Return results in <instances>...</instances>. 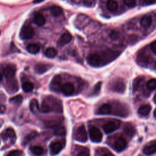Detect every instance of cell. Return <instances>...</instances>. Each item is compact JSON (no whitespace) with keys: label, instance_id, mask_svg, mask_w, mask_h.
I'll list each match as a JSON object with an SVG mask.
<instances>
[{"label":"cell","instance_id":"obj_19","mask_svg":"<svg viewBox=\"0 0 156 156\" xmlns=\"http://www.w3.org/2000/svg\"><path fill=\"white\" fill-rule=\"evenodd\" d=\"M124 133L129 136H133L136 133V130L134 127L131 123H126L124 127Z\"/></svg>","mask_w":156,"mask_h":156},{"label":"cell","instance_id":"obj_18","mask_svg":"<svg viewBox=\"0 0 156 156\" xmlns=\"http://www.w3.org/2000/svg\"><path fill=\"white\" fill-rule=\"evenodd\" d=\"M143 152L146 155H151L156 152V143L146 146L143 149Z\"/></svg>","mask_w":156,"mask_h":156},{"label":"cell","instance_id":"obj_30","mask_svg":"<svg viewBox=\"0 0 156 156\" xmlns=\"http://www.w3.org/2000/svg\"><path fill=\"white\" fill-rule=\"evenodd\" d=\"M23 90L24 92L29 93L31 92L34 89V84L31 82H25L22 86Z\"/></svg>","mask_w":156,"mask_h":156},{"label":"cell","instance_id":"obj_38","mask_svg":"<svg viewBox=\"0 0 156 156\" xmlns=\"http://www.w3.org/2000/svg\"><path fill=\"white\" fill-rule=\"evenodd\" d=\"M101 83H98L96 85V86L95 87L93 93H98V92H99V90H101Z\"/></svg>","mask_w":156,"mask_h":156},{"label":"cell","instance_id":"obj_45","mask_svg":"<svg viewBox=\"0 0 156 156\" xmlns=\"http://www.w3.org/2000/svg\"><path fill=\"white\" fill-rule=\"evenodd\" d=\"M154 117L156 118V109L154 111Z\"/></svg>","mask_w":156,"mask_h":156},{"label":"cell","instance_id":"obj_2","mask_svg":"<svg viewBox=\"0 0 156 156\" xmlns=\"http://www.w3.org/2000/svg\"><path fill=\"white\" fill-rule=\"evenodd\" d=\"M62 102L53 96H49L42 102L40 111L43 113H49L51 112H62Z\"/></svg>","mask_w":156,"mask_h":156},{"label":"cell","instance_id":"obj_25","mask_svg":"<svg viewBox=\"0 0 156 156\" xmlns=\"http://www.w3.org/2000/svg\"><path fill=\"white\" fill-rule=\"evenodd\" d=\"M56 55H57V51L53 47L48 48L45 51V56L49 59L55 58Z\"/></svg>","mask_w":156,"mask_h":156},{"label":"cell","instance_id":"obj_22","mask_svg":"<svg viewBox=\"0 0 156 156\" xmlns=\"http://www.w3.org/2000/svg\"><path fill=\"white\" fill-rule=\"evenodd\" d=\"M151 111V106L146 105L141 106L138 110V113L142 116H147L149 114Z\"/></svg>","mask_w":156,"mask_h":156},{"label":"cell","instance_id":"obj_12","mask_svg":"<svg viewBox=\"0 0 156 156\" xmlns=\"http://www.w3.org/2000/svg\"><path fill=\"white\" fill-rule=\"evenodd\" d=\"M72 40V36L69 33H64L60 37L58 41V45L59 46H64Z\"/></svg>","mask_w":156,"mask_h":156},{"label":"cell","instance_id":"obj_41","mask_svg":"<svg viewBox=\"0 0 156 156\" xmlns=\"http://www.w3.org/2000/svg\"><path fill=\"white\" fill-rule=\"evenodd\" d=\"M5 111H6V108L5 106H3V105L0 106V114H4Z\"/></svg>","mask_w":156,"mask_h":156},{"label":"cell","instance_id":"obj_17","mask_svg":"<svg viewBox=\"0 0 156 156\" xmlns=\"http://www.w3.org/2000/svg\"><path fill=\"white\" fill-rule=\"evenodd\" d=\"M30 108L31 111L34 114H38L40 111V108L39 105V102L37 99H33L31 101L30 105Z\"/></svg>","mask_w":156,"mask_h":156},{"label":"cell","instance_id":"obj_43","mask_svg":"<svg viewBox=\"0 0 156 156\" xmlns=\"http://www.w3.org/2000/svg\"><path fill=\"white\" fill-rule=\"evenodd\" d=\"M45 0H34V4H37V3H40L43 2H44Z\"/></svg>","mask_w":156,"mask_h":156},{"label":"cell","instance_id":"obj_35","mask_svg":"<svg viewBox=\"0 0 156 156\" xmlns=\"http://www.w3.org/2000/svg\"><path fill=\"white\" fill-rule=\"evenodd\" d=\"M124 3L129 8H134L136 5V0H124Z\"/></svg>","mask_w":156,"mask_h":156},{"label":"cell","instance_id":"obj_16","mask_svg":"<svg viewBox=\"0 0 156 156\" xmlns=\"http://www.w3.org/2000/svg\"><path fill=\"white\" fill-rule=\"evenodd\" d=\"M33 20L35 24H36L39 27H42L46 23L45 18L42 14L40 13H37L34 15Z\"/></svg>","mask_w":156,"mask_h":156},{"label":"cell","instance_id":"obj_26","mask_svg":"<svg viewBox=\"0 0 156 156\" xmlns=\"http://www.w3.org/2000/svg\"><path fill=\"white\" fill-rule=\"evenodd\" d=\"M50 12L54 17H58L61 15L63 12L62 8L58 6H53L51 7Z\"/></svg>","mask_w":156,"mask_h":156},{"label":"cell","instance_id":"obj_39","mask_svg":"<svg viewBox=\"0 0 156 156\" xmlns=\"http://www.w3.org/2000/svg\"><path fill=\"white\" fill-rule=\"evenodd\" d=\"M118 33H117L116 31H112L111 34H110V37L111 39H112L113 40H115L116 39H117L118 37Z\"/></svg>","mask_w":156,"mask_h":156},{"label":"cell","instance_id":"obj_7","mask_svg":"<svg viewBox=\"0 0 156 156\" xmlns=\"http://www.w3.org/2000/svg\"><path fill=\"white\" fill-rule=\"evenodd\" d=\"M62 77L61 76L58 75L54 77V78L51 82V89L54 91L59 92L62 89Z\"/></svg>","mask_w":156,"mask_h":156},{"label":"cell","instance_id":"obj_3","mask_svg":"<svg viewBox=\"0 0 156 156\" xmlns=\"http://www.w3.org/2000/svg\"><path fill=\"white\" fill-rule=\"evenodd\" d=\"M74 139L80 142L85 143L87 141L88 136L86 127L84 125H82L78 127L74 135Z\"/></svg>","mask_w":156,"mask_h":156},{"label":"cell","instance_id":"obj_33","mask_svg":"<svg viewBox=\"0 0 156 156\" xmlns=\"http://www.w3.org/2000/svg\"><path fill=\"white\" fill-rule=\"evenodd\" d=\"M77 155L79 156H87L90 155V152L89 149L86 148H81Z\"/></svg>","mask_w":156,"mask_h":156},{"label":"cell","instance_id":"obj_20","mask_svg":"<svg viewBox=\"0 0 156 156\" xmlns=\"http://www.w3.org/2000/svg\"><path fill=\"white\" fill-rule=\"evenodd\" d=\"M50 68V66L46 64H37L35 66L34 70L38 74H43Z\"/></svg>","mask_w":156,"mask_h":156},{"label":"cell","instance_id":"obj_44","mask_svg":"<svg viewBox=\"0 0 156 156\" xmlns=\"http://www.w3.org/2000/svg\"><path fill=\"white\" fill-rule=\"evenodd\" d=\"M3 79V75L2 74V73H0V81H2Z\"/></svg>","mask_w":156,"mask_h":156},{"label":"cell","instance_id":"obj_14","mask_svg":"<svg viewBox=\"0 0 156 156\" xmlns=\"http://www.w3.org/2000/svg\"><path fill=\"white\" fill-rule=\"evenodd\" d=\"M152 17L148 15H144L140 20L141 26L144 28H149L152 24Z\"/></svg>","mask_w":156,"mask_h":156},{"label":"cell","instance_id":"obj_28","mask_svg":"<svg viewBox=\"0 0 156 156\" xmlns=\"http://www.w3.org/2000/svg\"><path fill=\"white\" fill-rule=\"evenodd\" d=\"M37 135V133L36 131L32 132L30 134H29L28 136H26L25 138L24 139V140L23 141V145H27V144H28L31 141H32L33 139H34L36 138Z\"/></svg>","mask_w":156,"mask_h":156},{"label":"cell","instance_id":"obj_40","mask_svg":"<svg viewBox=\"0 0 156 156\" xmlns=\"http://www.w3.org/2000/svg\"><path fill=\"white\" fill-rule=\"evenodd\" d=\"M151 50L152 51L153 53L156 55V41L153 42L151 43Z\"/></svg>","mask_w":156,"mask_h":156},{"label":"cell","instance_id":"obj_10","mask_svg":"<svg viewBox=\"0 0 156 156\" xmlns=\"http://www.w3.org/2000/svg\"><path fill=\"white\" fill-rule=\"evenodd\" d=\"M64 147V145L60 142H56L51 143L50 145L51 153L53 155L58 154L62 150Z\"/></svg>","mask_w":156,"mask_h":156},{"label":"cell","instance_id":"obj_42","mask_svg":"<svg viewBox=\"0 0 156 156\" xmlns=\"http://www.w3.org/2000/svg\"><path fill=\"white\" fill-rule=\"evenodd\" d=\"M144 1L147 4H151L155 2V0H144Z\"/></svg>","mask_w":156,"mask_h":156},{"label":"cell","instance_id":"obj_37","mask_svg":"<svg viewBox=\"0 0 156 156\" xmlns=\"http://www.w3.org/2000/svg\"><path fill=\"white\" fill-rule=\"evenodd\" d=\"M23 154V152L20 150H14L8 154L9 156H18Z\"/></svg>","mask_w":156,"mask_h":156},{"label":"cell","instance_id":"obj_21","mask_svg":"<svg viewBox=\"0 0 156 156\" xmlns=\"http://www.w3.org/2000/svg\"><path fill=\"white\" fill-rule=\"evenodd\" d=\"M54 134L56 136L62 137L66 134V129L64 126H56L55 127Z\"/></svg>","mask_w":156,"mask_h":156},{"label":"cell","instance_id":"obj_34","mask_svg":"<svg viewBox=\"0 0 156 156\" xmlns=\"http://www.w3.org/2000/svg\"><path fill=\"white\" fill-rule=\"evenodd\" d=\"M83 3L87 7L92 8L96 4V0H83Z\"/></svg>","mask_w":156,"mask_h":156},{"label":"cell","instance_id":"obj_5","mask_svg":"<svg viewBox=\"0 0 156 156\" xmlns=\"http://www.w3.org/2000/svg\"><path fill=\"white\" fill-rule=\"evenodd\" d=\"M89 134L91 140L95 143H99L102 139V134L100 130L95 126L92 127L90 129Z\"/></svg>","mask_w":156,"mask_h":156},{"label":"cell","instance_id":"obj_15","mask_svg":"<svg viewBox=\"0 0 156 156\" xmlns=\"http://www.w3.org/2000/svg\"><path fill=\"white\" fill-rule=\"evenodd\" d=\"M112 89L115 92L120 93H122L125 91L126 85L123 81H117L114 84Z\"/></svg>","mask_w":156,"mask_h":156},{"label":"cell","instance_id":"obj_27","mask_svg":"<svg viewBox=\"0 0 156 156\" xmlns=\"http://www.w3.org/2000/svg\"><path fill=\"white\" fill-rule=\"evenodd\" d=\"M118 3L115 0H108L107 2V8L111 12H114L118 9Z\"/></svg>","mask_w":156,"mask_h":156},{"label":"cell","instance_id":"obj_9","mask_svg":"<svg viewBox=\"0 0 156 156\" xmlns=\"http://www.w3.org/2000/svg\"><path fill=\"white\" fill-rule=\"evenodd\" d=\"M127 147V143L124 139L119 138L114 143V148L115 150L117 152H121L124 150Z\"/></svg>","mask_w":156,"mask_h":156},{"label":"cell","instance_id":"obj_31","mask_svg":"<svg viewBox=\"0 0 156 156\" xmlns=\"http://www.w3.org/2000/svg\"><path fill=\"white\" fill-rule=\"evenodd\" d=\"M147 88L150 90H154L156 89V80H150L146 84Z\"/></svg>","mask_w":156,"mask_h":156},{"label":"cell","instance_id":"obj_8","mask_svg":"<svg viewBox=\"0 0 156 156\" xmlns=\"http://www.w3.org/2000/svg\"><path fill=\"white\" fill-rule=\"evenodd\" d=\"M2 139L5 140L6 139H11V142L14 143L16 140V134L14 130L12 128H8L2 134Z\"/></svg>","mask_w":156,"mask_h":156},{"label":"cell","instance_id":"obj_13","mask_svg":"<svg viewBox=\"0 0 156 156\" xmlns=\"http://www.w3.org/2000/svg\"><path fill=\"white\" fill-rule=\"evenodd\" d=\"M74 86L70 83H65L62 86L61 91L63 92L64 95L67 96H70L71 94H73V93L74 92Z\"/></svg>","mask_w":156,"mask_h":156},{"label":"cell","instance_id":"obj_6","mask_svg":"<svg viewBox=\"0 0 156 156\" xmlns=\"http://www.w3.org/2000/svg\"><path fill=\"white\" fill-rule=\"evenodd\" d=\"M120 124V121H110L103 126V129L106 134H111L117 130Z\"/></svg>","mask_w":156,"mask_h":156},{"label":"cell","instance_id":"obj_4","mask_svg":"<svg viewBox=\"0 0 156 156\" xmlns=\"http://www.w3.org/2000/svg\"><path fill=\"white\" fill-rule=\"evenodd\" d=\"M34 36V30L31 26H24L20 31V37L23 40H28Z\"/></svg>","mask_w":156,"mask_h":156},{"label":"cell","instance_id":"obj_1","mask_svg":"<svg viewBox=\"0 0 156 156\" xmlns=\"http://www.w3.org/2000/svg\"><path fill=\"white\" fill-rule=\"evenodd\" d=\"M118 56L117 52L106 51L102 55L92 54L87 58L89 64L94 67H99L111 62Z\"/></svg>","mask_w":156,"mask_h":156},{"label":"cell","instance_id":"obj_23","mask_svg":"<svg viewBox=\"0 0 156 156\" xmlns=\"http://www.w3.org/2000/svg\"><path fill=\"white\" fill-rule=\"evenodd\" d=\"M40 48L39 45H38L37 44H34V43L30 44L27 46V51L33 55L38 53L40 51Z\"/></svg>","mask_w":156,"mask_h":156},{"label":"cell","instance_id":"obj_36","mask_svg":"<svg viewBox=\"0 0 156 156\" xmlns=\"http://www.w3.org/2000/svg\"><path fill=\"white\" fill-rule=\"evenodd\" d=\"M142 80H143V79H142V78H140V77L136 78V80L134 81V84H133V87H134V90H137L139 88V85L142 83Z\"/></svg>","mask_w":156,"mask_h":156},{"label":"cell","instance_id":"obj_24","mask_svg":"<svg viewBox=\"0 0 156 156\" xmlns=\"http://www.w3.org/2000/svg\"><path fill=\"white\" fill-rule=\"evenodd\" d=\"M112 111V106L108 104H105L101 106L99 109V112L101 115H108L110 114Z\"/></svg>","mask_w":156,"mask_h":156},{"label":"cell","instance_id":"obj_29","mask_svg":"<svg viewBox=\"0 0 156 156\" xmlns=\"http://www.w3.org/2000/svg\"><path fill=\"white\" fill-rule=\"evenodd\" d=\"M31 151L34 155H40L43 154L44 149L41 146H33L31 148Z\"/></svg>","mask_w":156,"mask_h":156},{"label":"cell","instance_id":"obj_11","mask_svg":"<svg viewBox=\"0 0 156 156\" xmlns=\"http://www.w3.org/2000/svg\"><path fill=\"white\" fill-rule=\"evenodd\" d=\"M16 73V67L14 65H9L6 66L3 70V74L6 78L11 79L13 77Z\"/></svg>","mask_w":156,"mask_h":156},{"label":"cell","instance_id":"obj_32","mask_svg":"<svg viewBox=\"0 0 156 156\" xmlns=\"http://www.w3.org/2000/svg\"><path fill=\"white\" fill-rule=\"evenodd\" d=\"M23 101V97L21 95H17L13 98H12L10 99V101L14 104H17V105H19L21 104Z\"/></svg>","mask_w":156,"mask_h":156}]
</instances>
